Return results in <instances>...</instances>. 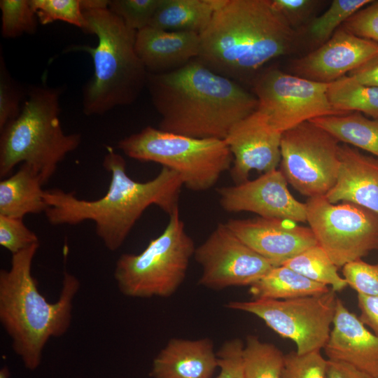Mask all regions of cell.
<instances>
[{"label":"cell","instance_id":"15","mask_svg":"<svg viewBox=\"0 0 378 378\" xmlns=\"http://www.w3.org/2000/svg\"><path fill=\"white\" fill-rule=\"evenodd\" d=\"M281 135L258 109L231 128L224 140L233 156L230 171L234 184L248 180L252 170L264 174L277 169Z\"/></svg>","mask_w":378,"mask_h":378},{"label":"cell","instance_id":"5","mask_svg":"<svg viewBox=\"0 0 378 378\" xmlns=\"http://www.w3.org/2000/svg\"><path fill=\"white\" fill-rule=\"evenodd\" d=\"M86 32L97 37L94 47L74 48L87 52L94 63V75L83 92V112L102 115L132 104L146 86L148 71L135 50L136 31L108 7L83 10Z\"/></svg>","mask_w":378,"mask_h":378},{"label":"cell","instance_id":"11","mask_svg":"<svg viewBox=\"0 0 378 378\" xmlns=\"http://www.w3.org/2000/svg\"><path fill=\"white\" fill-rule=\"evenodd\" d=\"M340 145L314 122H302L281 135L280 170L301 195L325 196L336 183Z\"/></svg>","mask_w":378,"mask_h":378},{"label":"cell","instance_id":"2","mask_svg":"<svg viewBox=\"0 0 378 378\" xmlns=\"http://www.w3.org/2000/svg\"><path fill=\"white\" fill-rule=\"evenodd\" d=\"M103 167L111 173L106 194L88 200L78 198L74 192L59 188L44 192L48 205L45 211L53 225H75L93 221L96 234L111 251L119 249L144 211L155 205L169 216L179 209L183 182L174 171L162 167L153 179L140 182L129 176L124 158L111 146L103 160Z\"/></svg>","mask_w":378,"mask_h":378},{"label":"cell","instance_id":"17","mask_svg":"<svg viewBox=\"0 0 378 378\" xmlns=\"http://www.w3.org/2000/svg\"><path fill=\"white\" fill-rule=\"evenodd\" d=\"M378 56V43L338 29L321 47L292 63L298 76L329 83Z\"/></svg>","mask_w":378,"mask_h":378},{"label":"cell","instance_id":"20","mask_svg":"<svg viewBox=\"0 0 378 378\" xmlns=\"http://www.w3.org/2000/svg\"><path fill=\"white\" fill-rule=\"evenodd\" d=\"M200 34L146 27L136 32L135 50L148 74L178 69L196 59Z\"/></svg>","mask_w":378,"mask_h":378},{"label":"cell","instance_id":"8","mask_svg":"<svg viewBox=\"0 0 378 378\" xmlns=\"http://www.w3.org/2000/svg\"><path fill=\"white\" fill-rule=\"evenodd\" d=\"M195 248L178 209L144 251L117 260L113 274L120 292L134 298L172 296L185 280Z\"/></svg>","mask_w":378,"mask_h":378},{"label":"cell","instance_id":"28","mask_svg":"<svg viewBox=\"0 0 378 378\" xmlns=\"http://www.w3.org/2000/svg\"><path fill=\"white\" fill-rule=\"evenodd\" d=\"M284 357L274 344L248 335L242 351L245 378H281Z\"/></svg>","mask_w":378,"mask_h":378},{"label":"cell","instance_id":"3","mask_svg":"<svg viewBox=\"0 0 378 378\" xmlns=\"http://www.w3.org/2000/svg\"><path fill=\"white\" fill-rule=\"evenodd\" d=\"M296 33L271 0H225L200 34L196 58L237 83L291 51Z\"/></svg>","mask_w":378,"mask_h":378},{"label":"cell","instance_id":"40","mask_svg":"<svg viewBox=\"0 0 378 378\" xmlns=\"http://www.w3.org/2000/svg\"><path fill=\"white\" fill-rule=\"evenodd\" d=\"M358 306L360 311V321L378 336V296L357 294Z\"/></svg>","mask_w":378,"mask_h":378},{"label":"cell","instance_id":"9","mask_svg":"<svg viewBox=\"0 0 378 378\" xmlns=\"http://www.w3.org/2000/svg\"><path fill=\"white\" fill-rule=\"evenodd\" d=\"M337 298L328 292L288 300L253 299L230 301L228 309L252 314L284 338L292 340L296 352L321 351L331 331Z\"/></svg>","mask_w":378,"mask_h":378},{"label":"cell","instance_id":"23","mask_svg":"<svg viewBox=\"0 0 378 378\" xmlns=\"http://www.w3.org/2000/svg\"><path fill=\"white\" fill-rule=\"evenodd\" d=\"M225 0H161L150 27L199 34Z\"/></svg>","mask_w":378,"mask_h":378},{"label":"cell","instance_id":"1","mask_svg":"<svg viewBox=\"0 0 378 378\" xmlns=\"http://www.w3.org/2000/svg\"><path fill=\"white\" fill-rule=\"evenodd\" d=\"M146 86L160 115L158 128L192 138L225 139L258 106L255 94L197 59L168 72L148 74Z\"/></svg>","mask_w":378,"mask_h":378},{"label":"cell","instance_id":"19","mask_svg":"<svg viewBox=\"0 0 378 378\" xmlns=\"http://www.w3.org/2000/svg\"><path fill=\"white\" fill-rule=\"evenodd\" d=\"M339 157L336 183L325 197L332 204L351 202L378 215V158L346 144H340Z\"/></svg>","mask_w":378,"mask_h":378},{"label":"cell","instance_id":"4","mask_svg":"<svg viewBox=\"0 0 378 378\" xmlns=\"http://www.w3.org/2000/svg\"><path fill=\"white\" fill-rule=\"evenodd\" d=\"M38 247L35 244L13 254L10 267L0 271V322L13 350L30 370L40 365L50 339L68 331L73 300L80 286L79 280L64 270L58 300L48 301L31 273Z\"/></svg>","mask_w":378,"mask_h":378},{"label":"cell","instance_id":"39","mask_svg":"<svg viewBox=\"0 0 378 378\" xmlns=\"http://www.w3.org/2000/svg\"><path fill=\"white\" fill-rule=\"evenodd\" d=\"M271 2L292 27L307 17L318 3L312 0H271Z\"/></svg>","mask_w":378,"mask_h":378},{"label":"cell","instance_id":"36","mask_svg":"<svg viewBox=\"0 0 378 378\" xmlns=\"http://www.w3.org/2000/svg\"><path fill=\"white\" fill-rule=\"evenodd\" d=\"M343 29L357 36L378 43V1H372L342 24Z\"/></svg>","mask_w":378,"mask_h":378},{"label":"cell","instance_id":"14","mask_svg":"<svg viewBox=\"0 0 378 378\" xmlns=\"http://www.w3.org/2000/svg\"><path fill=\"white\" fill-rule=\"evenodd\" d=\"M221 208L229 213L248 211L264 218L306 222V204L288 188L280 169L262 174L253 180L216 189Z\"/></svg>","mask_w":378,"mask_h":378},{"label":"cell","instance_id":"25","mask_svg":"<svg viewBox=\"0 0 378 378\" xmlns=\"http://www.w3.org/2000/svg\"><path fill=\"white\" fill-rule=\"evenodd\" d=\"M340 143L353 146L378 158V120L360 112L323 116L310 120Z\"/></svg>","mask_w":378,"mask_h":378},{"label":"cell","instance_id":"32","mask_svg":"<svg viewBox=\"0 0 378 378\" xmlns=\"http://www.w3.org/2000/svg\"><path fill=\"white\" fill-rule=\"evenodd\" d=\"M161 0H113L108 8L136 31L149 26Z\"/></svg>","mask_w":378,"mask_h":378},{"label":"cell","instance_id":"13","mask_svg":"<svg viewBox=\"0 0 378 378\" xmlns=\"http://www.w3.org/2000/svg\"><path fill=\"white\" fill-rule=\"evenodd\" d=\"M194 258L202 267L199 284L213 290L251 286L274 266L220 223L197 246Z\"/></svg>","mask_w":378,"mask_h":378},{"label":"cell","instance_id":"37","mask_svg":"<svg viewBox=\"0 0 378 378\" xmlns=\"http://www.w3.org/2000/svg\"><path fill=\"white\" fill-rule=\"evenodd\" d=\"M243 342L237 338L225 342L216 352L220 372L217 378H245L243 368Z\"/></svg>","mask_w":378,"mask_h":378},{"label":"cell","instance_id":"7","mask_svg":"<svg viewBox=\"0 0 378 378\" xmlns=\"http://www.w3.org/2000/svg\"><path fill=\"white\" fill-rule=\"evenodd\" d=\"M118 147L130 158L174 171L183 186L195 192L214 187L233 162L224 139L192 138L151 126L123 138Z\"/></svg>","mask_w":378,"mask_h":378},{"label":"cell","instance_id":"41","mask_svg":"<svg viewBox=\"0 0 378 378\" xmlns=\"http://www.w3.org/2000/svg\"><path fill=\"white\" fill-rule=\"evenodd\" d=\"M346 76L358 83L378 86V56L351 71Z\"/></svg>","mask_w":378,"mask_h":378},{"label":"cell","instance_id":"34","mask_svg":"<svg viewBox=\"0 0 378 378\" xmlns=\"http://www.w3.org/2000/svg\"><path fill=\"white\" fill-rule=\"evenodd\" d=\"M39 244L37 235L24 223L22 218L0 216V245L11 254Z\"/></svg>","mask_w":378,"mask_h":378},{"label":"cell","instance_id":"6","mask_svg":"<svg viewBox=\"0 0 378 378\" xmlns=\"http://www.w3.org/2000/svg\"><path fill=\"white\" fill-rule=\"evenodd\" d=\"M59 113L58 90L36 87L29 92L19 115L1 130V178L22 163L34 168L43 185L50 180L81 141L78 134L64 133Z\"/></svg>","mask_w":378,"mask_h":378},{"label":"cell","instance_id":"27","mask_svg":"<svg viewBox=\"0 0 378 378\" xmlns=\"http://www.w3.org/2000/svg\"><path fill=\"white\" fill-rule=\"evenodd\" d=\"M283 265L312 281L330 286L335 292L342 291L348 286L344 278L339 274L338 267L318 244L306 248Z\"/></svg>","mask_w":378,"mask_h":378},{"label":"cell","instance_id":"42","mask_svg":"<svg viewBox=\"0 0 378 378\" xmlns=\"http://www.w3.org/2000/svg\"><path fill=\"white\" fill-rule=\"evenodd\" d=\"M326 378L372 377L347 363L328 360Z\"/></svg>","mask_w":378,"mask_h":378},{"label":"cell","instance_id":"30","mask_svg":"<svg viewBox=\"0 0 378 378\" xmlns=\"http://www.w3.org/2000/svg\"><path fill=\"white\" fill-rule=\"evenodd\" d=\"M37 20L46 25L63 21L86 31L87 21L81 0H29Z\"/></svg>","mask_w":378,"mask_h":378},{"label":"cell","instance_id":"10","mask_svg":"<svg viewBox=\"0 0 378 378\" xmlns=\"http://www.w3.org/2000/svg\"><path fill=\"white\" fill-rule=\"evenodd\" d=\"M307 222L317 243L337 267L378 250V215L360 205L335 204L325 196L308 198Z\"/></svg>","mask_w":378,"mask_h":378},{"label":"cell","instance_id":"31","mask_svg":"<svg viewBox=\"0 0 378 378\" xmlns=\"http://www.w3.org/2000/svg\"><path fill=\"white\" fill-rule=\"evenodd\" d=\"M0 9L4 38H15L36 30L38 20L29 0H1Z\"/></svg>","mask_w":378,"mask_h":378},{"label":"cell","instance_id":"26","mask_svg":"<svg viewBox=\"0 0 378 378\" xmlns=\"http://www.w3.org/2000/svg\"><path fill=\"white\" fill-rule=\"evenodd\" d=\"M327 94L335 110L360 112L378 120V86L363 85L344 76L329 83Z\"/></svg>","mask_w":378,"mask_h":378},{"label":"cell","instance_id":"43","mask_svg":"<svg viewBox=\"0 0 378 378\" xmlns=\"http://www.w3.org/2000/svg\"><path fill=\"white\" fill-rule=\"evenodd\" d=\"M9 370L6 367H4L0 370V378H9Z\"/></svg>","mask_w":378,"mask_h":378},{"label":"cell","instance_id":"18","mask_svg":"<svg viewBox=\"0 0 378 378\" xmlns=\"http://www.w3.org/2000/svg\"><path fill=\"white\" fill-rule=\"evenodd\" d=\"M329 338L323 347L328 360L347 363L378 378V336L337 298Z\"/></svg>","mask_w":378,"mask_h":378},{"label":"cell","instance_id":"16","mask_svg":"<svg viewBox=\"0 0 378 378\" xmlns=\"http://www.w3.org/2000/svg\"><path fill=\"white\" fill-rule=\"evenodd\" d=\"M225 224L239 239L274 267L283 265L318 244L310 227L288 219L257 216L230 219Z\"/></svg>","mask_w":378,"mask_h":378},{"label":"cell","instance_id":"22","mask_svg":"<svg viewBox=\"0 0 378 378\" xmlns=\"http://www.w3.org/2000/svg\"><path fill=\"white\" fill-rule=\"evenodd\" d=\"M43 185L37 172L22 164L18 170L0 181V216L23 218L46 211Z\"/></svg>","mask_w":378,"mask_h":378},{"label":"cell","instance_id":"24","mask_svg":"<svg viewBox=\"0 0 378 378\" xmlns=\"http://www.w3.org/2000/svg\"><path fill=\"white\" fill-rule=\"evenodd\" d=\"M328 286L315 282L293 270L281 265L274 267L250 286L253 299L288 300L316 295L329 291Z\"/></svg>","mask_w":378,"mask_h":378},{"label":"cell","instance_id":"33","mask_svg":"<svg viewBox=\"0 0 378 378\" xmlns=\"http://www.w3.org/2000/svg\"><path fill=\"white\" fill-rule=\"evenodd\" d=\"M327 363L321 351L304 354L291 351L285 354L281 378H326Z\"/></svg>","mask_w":378,"mask_h":378},{"label":"cell","instance_id":"29","mask_svg":"<svg viewBox=\"0 0 378 378\" xmlns=\"http://www.w3.org/2000/svg\"><path fill=\"white\" fill-rule=\"evenodd\" d=\"M372 0H334L321 15L309 26L310 36L316 42H326L336 29Z\"/></svg>","mask_w":378,"mask_h":378},{"label":"cell","instance_id":"12","mask_svg":"<svg viewBox=\"0 0 378 378\" xmlns=\"http://www.w3.org/2000/svg\"><path fill=\"white\" fill-rule=\"evenodd\" d=\"M329 83L270 69L253 83L257 109L281 134L317 118L345 114L335 110L329 102Z\"/></svg>","mask_w":378,"mask_h":378},{"label":"cell","instance_id":"38","mask_svg":"<svg viewBox=\"0 0 378 378\" xmlns=\"http://www.w3.org/2000/svg\"><path fill=\"white\" fill-rule=\"evenodd\" d=\"M0 70V131L20 113L19 93L14 88L1 59Z\"/></svg>","mask_w":378,"mask_h":378},{"label":"cell","instance_id":"21","mask_svg":"<svg viewBox=\"0 0 378 378\" xmlns=\"http://www.w3.org/2000/svg\"><path fill=\"white\" fill-rule=\"evenodd\" d=\"M218 368L209 338L171 339L153 361V378H211Z\"/></svg>","mask_w":378,"mask_h":378},{"label":"cell","instance_id":"35","mask_svg":"<svg viewBox=\"0 0 378 378\" xmlns=\"http://www.w3.org/2000/svg\"><path fill=\"white\" fill-rule=\"evenodd\" d=\"M342 267L343 277L357 294L378 296V262L370 264L360 259Z\"/></svg>","mask_w":378,"mask_h":378}]
</instances>
